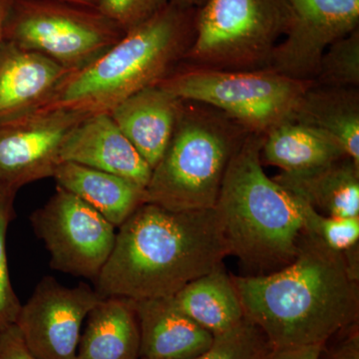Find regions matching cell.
Instances as JSON below:
<instances>
[{"label":"cell","mask_w":359,"mask_h":359,"mask_svg":"<svg viewBox=\"0 0 359 359\" xmlns=\"http://www.w3.org/2000/svg\"><path fill=\"white\" fill-rule=\"evenodd\" d=\"M244 316L275 349L325 346L358 320L359 276L302 231L294 261L264 276H231Z\"/></svg>","instance_id":"6da1fadb"},{"label":"cell","mask_w":359,"mask_h":359,"mask_svg":"<svg viewBox=\"0 0 359 359\" xmlns=\"http://www.w3.org/2000/svg\"><path fill=\"white\" fill-rule=\"evenodd\" d=\"M228 256L214 208L178 212L145 203L118 228L95 290L133 301L173 297Z\"/></svg>","instance_id":"7a4b0ae2"},{"label":"cell","mask_w":359,"mask_h":359,"mask_svg":"<svg viewBox=\"0 0 359 359\" xmlns=\"http://www.w3.org/2000/svg\"><path fill=\"white\" fill-rule=\"evenodd\" d=\"M196 20L197 8L170 1L98 57L68 73L32 111L109 114L125 99L159 84L182 65L195 40Z\"/></svg>","instance_id":"3957f363"},{"label":"cell","mask_w":359,"mask_h":359,"mask_svg":"<svg viewBox=\"0 0 359 359\" xmlns=\"http://www.w3.org/2000/svg\"><path fill=\"white\" fill-rule=\"evenodd\" d=\"M263 141L262 134L247 137L229 165L214 208L230 256L256 276L292 264L304 231L302 201L264 172Z\"/></svg>","instance_id":"277c9868"},{"label":"cell","mask_w":359,"mask_h":359,"mask_svg":"<svg viewBox=\"0 0 359 359\" xmlns=\"http://www.w3.org/2000/svg\"><path fill=\"white\" fill-rule=\"evenodd\" d=\"M250 134L217 108L183 100L171 141L146 186L145 203L178 212L212 209L229 165Z\"/></svg>","instance_id":"5b68a950"},{"label":"cell","mask_w":359,"mask_h":359,"mask_svg":"<svg viewBox=\"0 0 359 359\" xmlns=\"http://www.w3.org/2000/svg\"><path fill=\"white\" fill-rule=\"evenodd\" d=\"M290 22L287 0H205L195 40L180 66L199 69H268Z\"/></svg>","instance_id":"8992f818"},{"label":"cell","mask_w":359,"mask_h":359,"mask_svg":"<svg viewBox=\"0 0 359 359\" xmlns=\"http://www.w3.org/2000/svg\"><path fill=\"white\" fill-rule=\"evenodd\" d=\"M314 80H299L271 69L224 71L179 66L160 82L182 100L217 108L248 131L264 135L292 118Z\"/></svg>","instance_id":"52a82bcc"},{"label":"cell","mask_w":359,"mask_h":359,"mask_svg":"<svg viewBox=\"0 0 359 359\" xmlns=\"http://www.w3.org/2000/svg\"><path fill=\"white\" fill-rule=\"evenodd\" d=\"M124 34L96 7L66 0H11L4 39L74 71L108 50Z\"/></svg>","instance_id":"ba28073f"},{"label":"cell","mask_w":359,"mask_h":359,"mask_svg":"<svg viewBox=\"0 0 359 359\" xmlns=\"http://www.w3.org/2000/svg\"><path fill=\"white\" fill-rule=\"evenodd\" d=\"M30 221L50 256L51 268L63 273L95 280L114 248L115 226L58 186Z\"/></svg>","instance_id":"9c48e42d"},{"label":"cell","mask_w":359,"mask_h":359,"mask_svg":"<svg viewBox=\"0 0 359 359\" xmlns=\"http://www.w3.org/2000/svg\"><path fill=\"white\" fill-rule=\"evenodd\" d=\"M102 297L86 283L65 287L45 276L21 304L16 327L39 359H76L82 325Z\"/></svg>","instance_id":"30bf717a"},{"label":"cell","mask_w":359,"mask_h":359,"mask_svg":"<svg viewBox=\"0 0 359 359\" xmlns=\"http://www.w3.org/2000/svg\"><path fill=\"white\" fill-rule=\"evenodd\" d=\"M87 117L69 111H28L0 119V186L18 193L32 182L53 178L63 143Z\"/></svg>","instance_id":"8fae6325"},{"label":"cell","mask_w":359,"mask_h":359,"mask_svg":"<svg viewBox=\"0 0 359 359\" xmlns=\"http://www.w3.org/2000/svg\"><path fill=\"white\" fill-rule=\"evenodd\" d=\"M290 22L268 69L314 80L330 44L359 28V0H287Z\"/></svg>","instance_id":"7c38bea8"},{"label":"cell","mask_w":359,"mask_h":359,"mask_svg":"<svg viewBox=\"0 0 359 359\" xmlns=\"http://www.w3.org/2000/svg\"><path fill=\"white\" fill-rule=\"evenodd\" d=\"M62 162L107 172L144 189L152 173L108 113L89 116L71 131L61 148Z\"/></svg>","instance_id":"4fadbf2b"},{"label":"cell","mask_w":359,"mask_h":359,"mask_svg":"<svg viewBox=\"0 0 359 359\" xmlns=\"http://www.w3.org/2000/svg\"><path fill=\"white\" fill-rule=\"evenodd\" d=\"M182 102V99L157 84L125 99L109 113L151 169L171 141Z\"/></svg>","instance_id":"5bb4252c"},{"label":"cell","mask_w":359,"mask_h":359,"mask_svg":"<svg viewBox=\"0 0 359 359\" xmlns=\"http://www.w3.org/2000/svg\"><path fill=\"white\" fill-rule=\"evenodd\" d=\"M134 304L140 327V359H192L212 346L214 335L180 311L173 297Z\"/></svg>","instance_id":"9a60e30c"},{"label":"cell","mask_w":359,"mask_h":359,"mask_svg":"<svg viewBox=\"0 0 359 359\" xmlns=\"http://www.w3.org/2000/svg\"><path fill=\"white\" fill-rule=\"evenodd\" d=\"M69 72L43 54L4 41L0 48V119L39 107Z\"/></svg>","instance_id":"2e32d148"},{"label":"cell","mask_w":359,"mask_h":359,"mask_svg":"<svg viewBox=\"0 0 359 359\" xmlns=\"http://www.w3.org/2000/svg\"><path fill=\"white\" fill-rule=\"evenodd\" d=\"M273 181L320 214L359 217V165L351 157L299 172H280Z\"/></svg>","instance_id":"e0dca14e"},{"label":"cell","mask_w":359,"mask_h":359,"mask_svg":"<svg viewBox=\"0 0 359 359\" xmlns=\"http://www.w3.org/2000/svg\"><path fill=\"white\" fill-rule=\"evenodd\" d=\"M76 359H140V327L133 299H101L87 316Z\"/></svg>","instance_id":"ac0fdd59"},{"label":"cell","mask_w":359,"mask_h":359,"mask_svg":"<svg viewBox=\"0 0 359 359\" xmlns=\"http://www.w3.org/2000/svg\"><path fill=\"white\" fill-rule=\"evenodd\" d=\"M53 178L58 187L91 205L116 229L145 204V189L142 187L122 177L75 163H60Z\"/></svg>","instance_id":"d6986e66"},{"label":"cell","mask_w":359,"mask_h":359,"mask_svg":"<svg viewBox=\"0 0 359 359\" xmlns=\"http://www.w3.org/2000/svg\"><path fill=\"white\" fill-rule=\"evenodd\" d=\"M290 120L334 139L359 165V89L316 83L306 90Z\"/></svg>","instance_id":"ffe728a7"},{"label":"cell","mask_w":359,"mask_h":359,"mask_svg":"<svg viewBox=\"0 0 359 359\" xmlns=\"http://www.w3.org/2000/svg\"><path fill=\"white\" fill-rule=\"evenodd\" d=\"M172 297L180 311L214 337L245 318L233 278L224 264L196 278Z\"/></svg>","instance_id":"44dd1931"},{"label":"cell","mask_w":359,"mask_h":359,"mask_svg":"<svg viewBox=\"0 0 359 359\" xmlns=\"http://www.w3.org/2000/svg\"><path fill=\"white\" fill-rule=\"evenodd\" d=\"M327 135L294 120H285L264 135L262 164L282 172H299L323 166L346 157Z\"/></svg>","instance_id":"7402d4cb"},{"label":"cell","mask_w":359,"mask_h":359,"mask_svg":"<svg viewBox=\"0 0 359 359\" xmlns=\"http://www.w3.org/2000/svg\"><path fill=\"white\" fill-rule=\"evenodd\" d=\"M302 210L304 233L341 254L349 268L359 269V217L325 216L302 201Z\"/></svg>","instance_id":"603a6c76"},{"label":"cell","mask_w":359,"mask_h":359,"mask_svg":"<svg viewBox=\"0 0 359 359\" xmlns=\"http://www.w3.org/2000/svg\"><path fill=\"white\" fill-rule=\"evenodd\" d=\"M273 351L263 332L245 318L228 332L215 335L212 346L192 359H269Z\"/></svg>","instance_id":"cb8c5ba5"},{"label":"cell","mask_w":359,"mask_h":359,"mask_svg":"<svg viewBox=\"0 0 359 359\" xmlns=\"http://www.w3.org/2000/svg\"><path fill=\"white\" fill-rule=\"evenodd\" d=\"M316 84L359 87V28L327 47L320 59Z\"/></svg>","instance_id":"d4e9b609"},{"label":"cell","mask_w":359,"mask_h":359,"mask_svg":"<svg viewBox=\"0 0 359 359\" xmlns=\"http://www.w3.org/2000/svg\"><path fill=\"white\" fill-rule=\"evenodd\" d=\"M16 192L0 186V332L14 325L20 313V299L14 292L7 262L6 236L14 216Z\"/></svg>","instance_id":"484cf974"},{"label":"cell","mask_w":359,"mask_h":359,"mask_svg":"<svg viewBox=\"0 0 359 359\" xmlns=\"http://www.w3.org/2000/svg\"><path fill=\"white\" fill-rule=\"evenodd\" d=\"M171 0H99L97 9L126 32L148 20Z\"/></svg>","instance_id":"4316f807"},{"label":"cell","mask_w":359,"mask_h":359,"mask_svg":"<svg viewBox=\"0 0 359 359\" xmlns=\"http://www.w3.org/2000/svg\"><path fill=\"white\" fill-rule=\"evenodd\" d=\"M0 359H39L25 346L15 325L0 332Z\"/></svg>","instance_id":"83f0119b"},{"label":"cell","mask_w":359,"mask_h":359,"mask_svg":"<svg viewBox=\"0 0 359 359\" xmlns=\"http://www.w3.org/2000/svg\"><path fill=\"white\" fill-rule=\"evenodd\" d=\"M323 351V346L276 349L269 359H320Z\"/></svg>","instance_id":"f1b7e54d"},{"label":"cell","mask_w":359,"mask_h":359,"mask_svg":"<svg viewBox=\"0 0 359 359\" xmlns=\"http://www.w3.org/2000/svg\"><path fill=\"white\" fill-rule=\"evenodd\" d=\"M335 359H359L358 334L351 341L347 342V346L339 351Z\"/></svg>","instance_id":"f546056e"},{"label":"cell","mask_w":359,"mask_h":359,"mask_svg":"<svg viewBox=\"0 0 359 359\" xmlns=\"http://www.w3.org/2000/svg\"><path fill=\"white\" fill-rule=\"evenodd\" d=\"M11 1V0H0V48H1L2 43H4V23H6L7 11H8Z\"/></svg>","instance_id":"4dcf8cb0"},{"label":"cell","mask_w":359,"mask_h":359,"mask_svg":"<svg viewBox=\"0 0 359 359\" xmlns=\"http://www.w3.org/2000/svg\"><path fill=\"white\" fill-rule=\"evenodd\" d=\"M205 0H171V2L185 8H198L204 4Z\"/></svg>","instance_id":"1f68e13d"},{"label":"cell","mask_w":359,"mask_h":359,"mask_svg":"<svg viewBox=\"0 0 359 359\" xmlns=\"http://www.w3.org/2000/svg\"><path fill=\"white\" fill-rule=\"evenodd\" d=\"M66 1L73 2V4H82V6L96 7L99 0H66Z\"/></svg>","instance_id":"d6a6232c"}]
</instances>
